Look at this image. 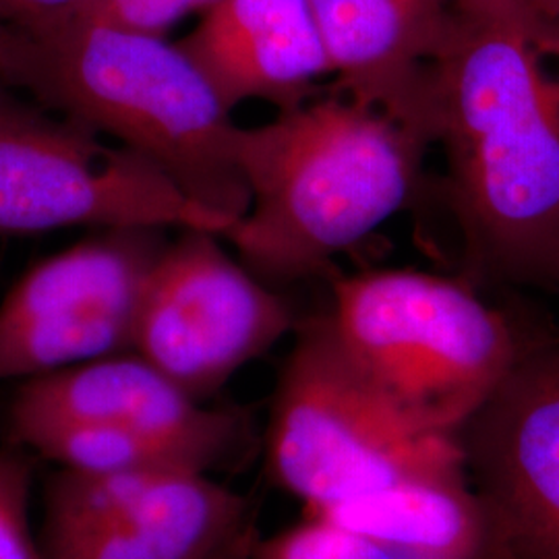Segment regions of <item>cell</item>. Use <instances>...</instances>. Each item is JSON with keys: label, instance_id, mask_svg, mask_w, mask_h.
<instances>
[{"label": "cell", "instance_id": "6da1fadb", "mask_svg": "<svg viewBox=\"0 0 559 559\" xmlns=\"http://www.w3.org/2000/svg\"><path fill=\"white\" fill-rule=\"evenodd\" d=\"M429 122L473 270L556 293L559 20L519 0H452Z\"/></svg>", "mask_w": 559, "mask_h": 559}, {"label": "cell", "instance_id": "7a4b0ae2", "mask_svg": "<svg viewBox=\"0 0 559 559\" xmlns=\"http://www.w3.org/2000/svg\"><path fill=\"white\" fill-rule=\"evenodd\" d=\"M0 83L154 162L210 212L249 210L239 124L179 41L81 17L0 25Z\"/></svg>", "mask_w": 559, "mask_h": 559}, {"label": "cell", "instance_id": "3957f363", "mask_svg": "<svg viewBox=\"0 0 559 559\" xmlns=\"http://www.w3.org/2000/svg\"><path fill=\"white\" fill-rule=\"evenodd\" d=\"M427 147L350 98L305 102L239 127L237 162L251 201L224 239L265 278L309 276L411 203Z\"/></svg>", "mask_w": 559, "mask_h": 559}, {"label": "cell", "instance_id": "277c9868", "mask_svg": "<svg viewBox=\"0 0 559 559\" xmlns=\"http://www.w3.org/2000/svg\"><path fill=\"white\" fill-rule=\"evenodd\" d=\"M267 464L307 512L399 480L466 473L459 433L436 427L373 380L328 316L300 325L282 369Z\"/></svg>", "mask_w": 559, "mask_h": 559}, {"label": "cell", "instance_id": "5b68a950", "mask_svg": "<svg viewBox=\"0 0 559 559\" xmlns=\"http://www.w3.org/2000/svg\"><path fill=\"white\" fill-rule=\"evenodd\" d=\"M328 318L373 380L450 433L493 394L528 340L466 284L415 270L338 280Z\"/></svg>", "mask_w": 559, "mask_h": 559}, {"label": "cell", "instance_id": "8992f818", "mask_svg": "<svg viewBox=\"0 0 559 559\" xmlns=\"http://www.w3.org/2000/svg\"><path fill=\"white\" fill-rule=\"evenodd\" d=\"M69 226L230 233L235 222L191 200L160 166L71 120L11 98L0 83V230Z\"/></svg>", "mask_w": 559, "mask_h": 559}, {"label": "cell", "instance_id": "52a82bcc", "mask_svg": "<svg viewBox=\"0 0 559 559\" xmlns=\"http://www.w3.org/2000/svg\"><path fill=\"white\" fill-rule=\"evenodd\" d=\"M185 230L164 245L141 293L133 350L189 396L216 394L295 328L293 307L221 245Z\"/></svg>", "mask_w": 559, "mask_h": 559}, {"label": "cell", "instance_id": "ba28073f", "mask_svg": "<svg viewBox=\"0 0 559 559\" xmlns=\"http://www.w3.org/2000/svg\"><path fill=\"white\" fill-rule=\"evenodd\" d=\"M160 228H115L40 261L0 302V383L133 350Z\"/></svg>", "mask_w": 559, "mask_h": 559}, {"label": "cell", "instance_id": "9c48e42d", "mask_svg": "<svg viewBox=\"0 0 559 559\" xmlns=\"http://www.w3.org/2000/svg\"><path fill=\"white\" fill-rule=\"evenodd\" d=\"M459 438L487 514L480 559H559V342L526 340Z\"/></svg>", "mask_w": 559, "mask_h": 559}, {"label": "cell", "instance_id": "30bf717a", "mask_svg": "<svg viewBox=\"0 0 559 559\" xmlns=\"http://www.w3.org/2000/svg\"><path fill=\"white\" fill-rule=\"evenodd\" d=\"M102 423L195 448L221 464L240 443L239 413L207 408L135 353L87 360L21 381L4 436L41 423Z\"/></svg>", "mask_w": 559, "mask_h": 559}, {"label": "cell", "instance_id": "8fae6325", "mask_svg": "<svg viewBox=\"0 0 559 559\" xmlns=\"http://www.w3.org/2000/svg\"><path fill=\"white\" fill-rule=\"evenodd\" d=\"M346 98L390 115L427 145L429 67L452 0H309Z\"/></svg>", "mask_w": 559, "mask_h": 559}, {"label": "cell", "instance_id": "7c38bea8", "mask_svg": "<svg viewBox=\"0 0 559 559\" xmlns=\"http://www.w3.org/2000/svg\"><path fill=\"white\" fill-rule=\"evenodd\" d=\"M179 46L230 110L249 100L295 108L334 75L309 0H218Z\"/></svg>", "mask_w": 559, "mask_h": 559}, {"label": "cell", "instance_id": "4fadbf2b", "mask_svg": "<svg viewBox=\"0 0 559 559\" xmlns=\"http://www.w3.org/2000/svg\"><path fill=\"white\" fill-rule=\"evenodd\" d=\"M255 524L251 501L203 471L162 475L122 516L40 540L41 559H212Z\"/></svg>", "mask_w": 559, "mask_h": 559}, {"label": "cell", "instance_id": "5bb4252c", "mask_svg": "<svg viewBox=\"0 0 559 559\" xmlns=\"http://www.w3.org/2000/svg\"><path fill=\"white\" fill-rule=\"evenodd\" d=\"M307 516L378 540L404 559H480L487 514L468 473L399 480Z\"/></svg>", "mask_w": 559, "mask_h": 559}, {"label": "cell", "instance_id": "9a60e30c", "mask_svg": "<svg viewBox=\"0 0 559 559\" xmlns=\"http://www.w3.org/2000/svg\"><path fill=\"white\" fill-rule=\"evenodd\" d=\"M7 443L78 473L203 471L218 462L205 452L127 427L102 423H41L7 436Z\"/></svg>", "mask_w": 559, "mask_h": 559}, {"label": "cell", "instance_id": "2e32d148", "mask_svg": "<svg viewBox=\"0 0 559 559\" xmlns=\"http://www.w3.org/2000/svg\"><path fill=\"white\" fill-rule=\"evenodd\" d=\"M255 559H404L378 540L328 520L307 516L270 539H258Z\"/></svg>", "mask_w": 559, "mask_h": 559}, {"label": "cell", "instance_id": "e0dca14e", "mask_svg": "<svg viewBox=\"0 0 559 559\" xmlns=\"http://www.w3.org/2000/svg\"><path fill=\"white\" fill-rule=\"evenodd\" d=\"M32 480V454L4 443L0 448V559H41L29 516Z\"/></svg>", "mask_w": 559, "mask_h": 559}, {"label": "cell", "instance_id": "ac0fdd59", "mask_svg": "<svg viewBox=\"0 0 559 559\" xmlns=\"http://www.w3.org/2000/svg\"><path fill=\"white\" fill-rule=\"evenodd\" d=\"M218 0H90L75 17L106 21L164 36L179 21L203 15Z\"/></svg>", "mask_w": 559, "mask_h": 559}, {"label": "cell", "instance_id": "d6986e66", "mask_svg": "<svg viewBox=\"0 0 559 559\" xmlns=\"http://www.w3.org/2000/svg\"><path fill=\"white\" fill-rule=\"evenodd\" d=\"M90 0H0V25L44 27L71 20Z\"/></svg>", "mask_w": 559, "mask_h": 559}, {"label": "cell", "instance_id": "ffe728a7", "mask_svg": "<svg viewBox=\"0 0 559 559\" xmlns=\"http://www.w3.org/2000/svg\"><path fill=\"white\" fill-rule=\"evenodd\" d=\"M258 526H249L247 531H242L239 537L230 540L222 551H218L212 559H255V543H258Z\"/></svg>", "mask_w": 559, "mask_h": 559}, {"label": "cell", "instance_id": "44dd1931", "mask_svg": "<svg viewBox=\"0 0 559 559\" xmlns=\"http://www.w3.org/2000/svg\"><path fill=\"white\" fill-rule=\"evenodd\" d=\"M519 2L535 9V11H539V13L547 15V17L559 20V0H519Z\"/></svg>", "mask_w": 559, "mask_h": 559}, {"label": "cell", "instance_id": "7402d4cb", "mask_svg": "<svg viewBox=\"0 0 559 559\" xmlns=\"http://www.w3.org/2000/svg\"><path fill=\"white\" fill-rule=\"evenodd\" d=\"M556 295L559 297V280H558V286H556Z\"/></svg>", "mask_w": 559, "mask_h": 559}]
</instances>
